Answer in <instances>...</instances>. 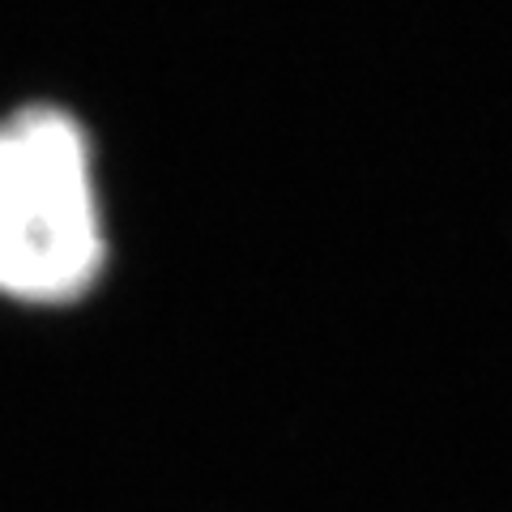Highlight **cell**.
Masks as SVG:
<instances>
[{
  "label": "cell",
  "instance_id": "cell-1",
  "mask_svg": "<svg viewBox=\"0 0 512 512\" xmlns=\"http://www.w3.org/2000/svg\"><path fill=\"white\" fill-rule=\"evenodd\" d=\"M111 235L90 128L60 103L0 116V303L60 312L94 295Z\"/></svg>",
  "mask_w": 512,
  "mask_h": 512
}]
</instances>
